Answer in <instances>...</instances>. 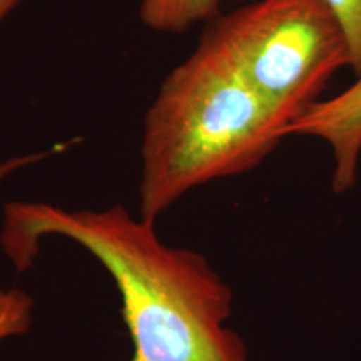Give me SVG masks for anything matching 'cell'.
<instances>
[{"label": "cell", "mask_w": 361, "mask_h": 361, "mask_svg": "<svg viewBox=\"0 0 361 361\" xmlns=\"http://www.w3.org/2000/svg\"><path fill=\"white\" fill-rule=\"evenodd\" d=\"M286 135V124L202 37L144 116L139 216L156 223L194 188L255 169Z\"/></svg>", "instance_id": "obj_2"}, {"label": "cell", "mask_w": 361, "mask_h": 361, "mask_svg": "<svg viewBox=\"0 0 361 361\" xmlns=\"http://www.w3.org/2000/svg\"><path fill=\"white\" fill-rule=\"evenodd\" d=\"M311 135L328 144L335 159L333 191L355 186L361 156V75L335 97L318 101L290 126L288 135Z\"/></svg>", "instance_id": "obj_4"}, {"label": "cell", "mask_w": 361, "mask_h": 361, "mask_svg": "<svg viewBox=\"0 0 361 361\" xmlns=\"http://www.w3.org/2000/svg\"><path fill=\"white\" fill-rule=\"evenodd\" d=\"M340 24L350 47L351 69L361 75V0H323Z\"/></svg>", "instance_id": "obj_7"}, {"label": "cell", "mask_w": 361, "mask_h": 361, "mask_svg": "<svg viewBox=\"0 0 361 361\" xmlns=\"http://www.w3.org/2000/svg\"><path fill=\"white\" fill-rule=\"evenodd\" d=\"M204 39L288 130L329 79L351 67L345 34L323 0H256L219 19Z\"/></svg>", "instance_id": "obj_3"}, {"label": "cell", "mask_w": 361, "mask_h": 361, "mask_svg": "<svg viewBox=\"0 0 361 361\" xmlns=\"http://www.w3.org/2000/svg\"><path fill=\"white\" fill-rule=\"evenodd\" d=\"M54 154V151H42V152H30V154H20L12 156L7 159L0 161V184L7 180L11 176H13L19 171L30 168V166L37 164V162L47 159Z\"/></svg>", "instance_id": "obj_8"}, {"label": "cell", "mask_w": 361, "mask_h": 361, "mask_svg": "<svg viewBox=\"0 0 361 361\" xmlns=\"http://www.w3.org/2000/svg\"><path fill=\"white\" fill-rule=\"evenodd\" d=\"M229 0H141L139 17L156 32L183 34L197 22L213 19Z\"/></svg>", "instance_id": "obj_5"}, {"label": "cell", "mask_w": 361, "mask_h": 361, "mask_svg": "<svg viewBox=\"0 0 361 361\" xmlns=\"http://www.w3.org/2000/svg\"><path fill=\"white\" fill-rule=\"evenodd\" d=\"M22 0H0V24L11 16L13 8H16Z\"/></svg>", "instance_id": "obj_9"}, {"label": "cell", "mask_w": 361, "mask_h": 361, "mask_svg": "<svg viewBox=\"0 0 361 361\" xmlns=\"http://www.w3.org/2000/svg\"><path fill=\"white\" fill-rule=\"evenodd\" d=\"M66 238L92 255L123 300L133 353L126 361H251L228 326L233 291L204 255L166 245L156 223L124 206L66 209L42 201L4 207L0 246L17 271L40 255L44 238Z\"/></svg>", "instance_id": "obj_1"}, {"label": "cell", "mask_w": 361, "mask_h": 361, "mask_svg": "<svg viewBox=\"0 0 361 361\" xmlns=\"http://www.w3.org/2000/svg\"><path fill=\"white\" fill-rule=\"evenodd\" d=\"M32 324V296L22 290H0V343L24 336Z\"/></svg>", "instance_id": "obj_6"}]
</instances>
